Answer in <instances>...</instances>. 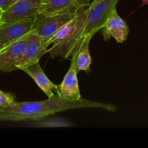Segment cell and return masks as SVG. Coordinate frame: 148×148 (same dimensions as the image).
Listing matches in <instances>:
<instances>
[{
    "label": "cell",
    "instance_id": "1",
    "mask_svg": "<svg viewBox=\"0 0 148 148\" xmlns=\"http://www.w3.org/2000/svg\"><path fill=\"white\" fill-rule=\"evenodd\" d=\"M99 108L115 112L113 104L103 103L81 98L78 101L63 99L59 95H52L41 101L17 102L8 108L0 111V121H23L39 120L47 116L70 109Z\"/></svg>",
    "mask_w": 148,
    "mask_h": 148
},
{
    "label": "cell",
    "instance_id": "2",
    "mask_svg": "<svg viewBox=\"0 0 148 148\" xmlns=\"http://www.w3.org/2000/svg\"><path fill=\"white\" fill-rule=\"evenodd\" d=\"M90 6V5H89ZM89 6L81 8L70 21L60 27L50 40L48 49L52 59H72L78 53L84 40V28Z\"/></svg>",
    "mask_w": 148,
    "mask_h": 148
},
{
    "label": "cell",
    "instance_id": "3",
    "mask_svg": "<svg viewBox=\"0 0 148 148\" xmlns=\"http://www.w3.org/2000/svg\"><path fill=\"white\" fill-rule=\"evenodd\" d=\"M119 0H100L91 2L89 7L88 14L84 28V38L92 36L104 27L107 20L112 14Z\"/></svg>",
    "mask_w": 148,
    "mask_h": 148
},
{
    "label": "cell",
    "instance_id": "4",
    "mask_svg": "<svg viewBox=\"0 0 148 148\" xmlns=\"http://www.w3.org/2000/svg\"><path fill=\"white\" fill-rule=\"evenodd\" d=\"M76 13L44 14L39 13L32 21V30L50 43L52 36Z\"/></svg>",
    "mask_w": 148,
    "mask_h": 148
},
{
    "label": "cell",
    "instance_id": "5",
    "mask_svg": "<svg viewBox=\"0 0 148 148\" xmlns=\"http://www.w3.org/2000/svg\"><path fill=\"white\" fill-rule=\"evenodd\" d=\"M41 0H17L4 11L1 23H15L22 20H33L39 14Z\"/></svg>",
    "mask_w": 148,
    "mask_h": 148
},
{
    "label": "cell",
    "instance_id": "6",
    "mask_svg": "<svg viewBox=\"0 0 148 148\" xmlns=\"http://www.w3.org/2000/svg\"><path fill=\"white\" fill-rule=\"evenodd\" d=\"M50 43L35 33L33 30L28 33L23 57L18 66V69L28 65L39 62L41 58L48 52Z\"/></svg>",
    "mask_w": 148,
    "mask_h": 148
},
{
    "label": "cell",
    "instance_id": "7",
    "mask_svg": "<svg viewBox=\"0 0 148 148\" xmlns=\"http://www.w3.org/2000/svg\"><path fill=\"white\" fill-rule=\"evenodd\" d=\"M28 35V33L1 49L0 71L7 73L18 69L19 64L24 52Z\"/></svg>",
    "mask_w": 148,
    "mask_h": 148
},
{
    "label": "cell",
    "instance_id": "8",
    "mask_svg": "<svg viewBox=\"0 0 148 148\" xmlns=\"http://www.w3.org/2000/svg\"><path fill=\"white\" fill-rule=\"evenodd\" d=\"M91 0H41L39 13L44 14L76 13L89 6Z\"/></svg>",
    "mask_w": 148,
    "mask_h": 148
},
{
    "label": "cell",
    "instance_id": "9",
    "mask_svg": "<svg viewBox=\"0 0 148 148\" xmlns=\"http://www.w3.org/2000/svg\"><path fill=\"white\" fill-rule=\"evenodd\" d=\"M77 55V54H76ZM76 55L71 59V64L66 75L64 77L62 82L57 85L56 92L60 98L70 101H78L81 98L78 86L77 73L75 69V57Z\"/></svg>",
    "mask_w": 148,
    "mask_h": 148
},
{
    "label": "cell",
    "instance_id": "10",
    "mask_svg": "<svg viewBox=\"0 0 148 148\" xmlns=\"http://www.w3.org/2000/svg\"><path fill=\"white\" fill-rule=\"evenodd\" d=\"M32 21L26 20L0 25V46L4 48L30 33Z\"/></svg>",
    "mask_w": 148,
    "mask_h": 148
},
{
    "label": "cell",
    "instance_id": "11",
    "mask_svg": "<svg viewBox=\"0 0 148 148\" xmlns=\"http://www.w3.org/2000/svg\"><path fill=\"white\" fill-rule=\"evenodd\" d=\"M104 40L107 41L111 38L118 43H122L127 40L129 28L127 23L118 15L116 10L113 11L102 27Z\"/></svg>",
    "mask_w": 148,
    "mask_h": 148
},
{
    "label": "cell",
    "instance_id": "12",
    "mask_svg": "<svg viewBox=\"0 0 148 148\" xmlns=\"http://www.w3.org/2000/svg\"><path fill=\"white\" fill-rule=\"evenodd\" d=\"M20 70L28 74L48 98L54 95L53 90H57V85H55L45 75L39 64V62L24 66Z\"/></svg>",
    "mask_w": 148,
    "mask_h": 148
},
{
    "label": "cell",
    "instance_id": "13",
    "mask_svg": "<svg viewBox=\"0 0 148 148\" xmlns=\"http://www.w3.org/2000/svg\"><path fill=\"white\" fill-rule=\"evenodd\" d=\"M92 36H87L80 47L79 51L75 57V69L77 72L85 71L89 72L91 64V58L89 53V43L92 38Z\"/></svg>",
    "mask_w": 148,
    "mask_h": 148
},
{
    "label": "cell",
    "instance_id": "14",
    "mask_svg": "<svg viewBox=\"0 0 148 148\" xmlns=\"http://www.w3.org/2000/svg\"><path fill=\"white\" fill-rule=\"evenodd\" d=\"M15 102V96L13 94L0 90V111L7 109Z\"/></svg>",
    "mask_w": 148,
    "mask_h": 148
},
{
    "label": "cell",
    "instance_id": "15",
    "mask_svg": "<svg viewBox=\"0 0 148 148\" xmlns=\"http://www.w3.org/2000/svg\"><path fill=\"white\" fill-rule=\"evenodd\" d=\"M4 12V10L1 8H0V25H1V17H2V14Z\"/></svg>",
    "mask_w": 148,
    "mask_h": 148
},
{
    "label": "cell",
    "instance_id": "16",
    "mask_svg": "<svg viewBox=\"0 0 148 148\" xmlns=\"http://www.w3.org/2000/svg\"><path fill=\"white\" fill-rule=\"evenodd\" d=\"M147 4H148V0H142V4H141V7H142V6H145V5H147Z\"/></svg>",
    "mask_w": 148,
    "mask_h": 148
},
{
    "label": "cell",
    "instance_id": "17",
    "mask_svg": "<svg viewBox=\"0 0 148 148\" xmlns=\"http://www.w3.org/2000/svg\"><path fill=\"white\" fill-rule=\"evenodd\" d=\"M100 1V0H93L92 2H97V1Z\"/></svg>",
    "mask_w": 148,
    "mask_h": 148
},
{
    "label": "cell",
    "instance_id": "18",
    "mask_svg": "<svg viewBox=\"0 0 148 148\" xmlns=\"http://www.w3.org/2000/svg\"><path fill=\"white\" fill-rule=\"evenodd\" d=\"M1 49H3V47H2V46H0V51H1Z\"/></svg>",
    "mask_w": 148,
    "mask_h": 148
}]
</instances>
